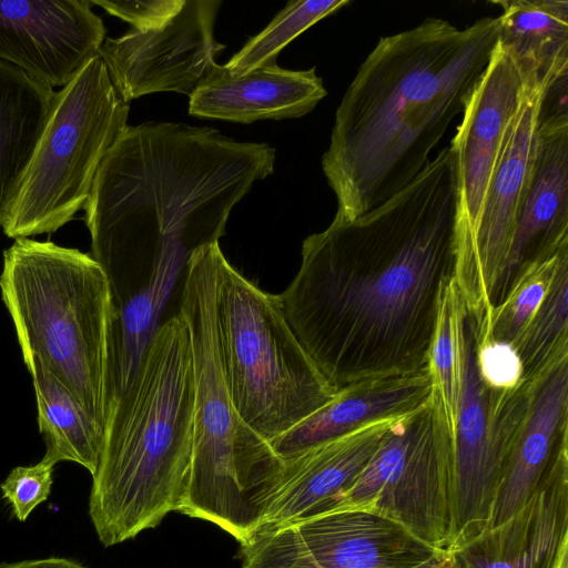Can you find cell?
<instances>
[{"label": "cell", "instance_id": "cell-21", "mask_svg": "<svg viewBox=\"0 0 568 568\" xmlns=\"http://www.w3.org/2000/svg\"><path fill=\"white\" fill-rule=\"evenodd\" d=\"M430 393L428 368L413 375L352 384L337 390L331 402L270 445L286 460L369 422L408 414L423 406Z\"/></svg>", "mask_w": 568, "mask_h": 568}, {"label": "cell", "instance_id": "cell-25", "mask_svg": "<svg viewBox=\"0 0 568 568\" xmlns=\"http://www.w3.org/2000/svg\"><path fill=\"white\" fill-rule=\"evenodd\" d=\"M467 316L464 297L453 276L440 291L427 365L432 390L453 439L465 372Z\"/></svg>", "mask_w": 568, "mask_h": 568}, {"label": "cell", "instance_id": "cell-3", "mask_svg": "<svg viewBox=\"0 0 568 568\" xmlns=\"http://www.w3.org/2000/svg\"><path fill=\"white\" fill-rule=\"evenodd\" d=\"M498 40V17L465 29L429 18L381 38L336 110L323 172L352 221L409 186L464 112Z\"/></svg>", "mask_w": 568, "mask_h": 568}, {"label": "cell", "instance_id": "cell-4", "mask_svg": "<svg viewBox=\"0 0 568 568\" xmlns=\"http://www.w3.org/2000/svg\"><path fill=\"white\" fill-rule=\"evenodd\" d=\"M194 374L180 314L158 326L125 388L109 404L89 515L103 546L179 511L193 458Z\"/></svg>", "mask_w": 568, "mask_h": 568}, {"label": "cell", "instance_id": "cell-31", "mask_svg": "<svg viewBox=\"0 0 568 568\" xmlns=\"http://www.w3.org/2000/svg\"><path fill=\"white\" fill-rule=\"evenodd\" d=\"M92 6L102 7L139 31L158 30L170 22L182 9L185 0H92Z\"/></svg>", "mask_w": 568, "mask_h": 568}, {"label": "cell", "instance_id": "cell-11", "mask_svg": "<svg viewBox=\"0 0 568 568\" xmlns=\"http://www.w3.org/2000/svg\"><path fill=\"white\" fill-rule=\"evenodd\" d=\"M436 550L374 513L343 510L256 535L241 568H413Z\"/></svg>", "mask_w": 568, "mask_h": 568}, {"label": "cell", "instance_id": "cell-13", "mask_svg": "<svg viewBox=\"0 0 568 568\" xmlns=\"http://www.w3.org/2000/svg\"><path fill=\"white\" fill-rule=\"evenodd\" d=\"M220 4L216 0H185L161 29H133L106 38L99 54L122 99L130 103L163 91L191 97L225 49L213 36Z\"/></svg>", "mask_w": 568, "mask_h": 568}, {"label": "cell", "instance_id": "cell-1", "mask_svg": "<svg viewBox=\"0 0 568 568\" xmlns=\"http://www.w3.org/2000/svg\"><path fill=\"white\" fill-rule=\"evenodd\" d=\"M450 146L404 191L306 237L280 294L296 338L337 392L427 369L443 285L455 274Z\"/></svg>", "mask_w": 568, "mask_h": 568}, {"label": "cell", "instance_id": "cell-17", "mask_svg": "<svg viewBox=\"0 0 568 568\" xmlns=\"http://www.w3.org/2000/svg\"><path fill=\"white\" fill-rule=\"evenodd\" d=\"M400 416L369 422L284 460L280 484L254 536L326 514L367 466Z\"/></svg>", "mask_w": 568, "mask_h": 568}, {"label": "cell", "instance_id": "cell-22", "mask_svg": "<svg viewBox=\"0 0 568 568\" xmlns=\"http://www.w3.org/2000/svg\"><path fill=\"white\" fill-rule=\"evenodd\" d=\"M498 43L525 88L550 87L568 75V1L503 0Z\"/></svg>", "mask_w": 568, "mask_h": 568}, {"label": "cell", "instance_id": "cell-28", "mask_svg": "<svg viewBox=\"0 0 568 568\" xmlns=\"http://www.w3.org/2000/svg\"><path fill=\"white\" fill-rule=\"evenodd\" d=\"M566 251L568 246L549 258L534 262L517 274L504 298L493 310L486 337L510 344L515 342L545 298L559 258Z\"/></svg>", "mask_w": 568, "mask_h": 568}, {"label": "cell", "instance_id": "cell-27", "mask_svg": "<svg viewBox=\"0 0 568 568\" xmlns=\"http://www.w3.org/2000/svg\"><path fill=\"white\" fill-rule=\"evenodd\" d=\"M349 0H300L288 1L258 34L224 64L225 69L240 75L250 70L276 63L284 47L326 16L348 4Z\"/></svg>", "mask_w": 568, "mask_h": 568}, {"label": "cell", "instance_id": "cell-2", "mask_svg": "<svg viewBox=\"0 0 568 568\" xmlns=\"http://www.w3.org/2000/svg\"><path fill=\"white\" fill-rule=\"evenodd\" d=\"M275 150L213 128L171 122L126 126L108 151L83 207L91 256L131 291L162 260L186 263L219 242L233 206L273 173Z\"/></svg>", "mask_w": 568, "mask_h": 568}, {"label": "cell", "instance_id": "cell-16", "mask_svg": "<svg viewBox=\"0 0 568 568\" xmlns=\"http://www.w3.org/2000/svg\"><path fill=\"white\" fill-rule=\"evenodd\" d=\"M568 246L567 91L545 95L536 129V156L494 307L525 267Z\"/></svg>", "mask_w": 568, "mask_h": 568}, {"label": "cell", "instance_id": "cell-19", "mask_svg": "<svg viewBox=\"0 0 568 568\" xmlns=\"http://www.w3.org/2000/svg\"><path fill=\"white\" fill-rule=\"evenodd\" d=\"M326 94L315 68L296 71L275 63L234 75L215 63L191 94L189 113L245 124L301 118Z\"/></svg>", "mask_w": 568, "mask_h": 568}, {"label": "cell", "instance_id": "cell-15", "mask_svg": "<svg viewBox=\"0 0 568 568\" xmlns=\"http://www.w3.org/2000/svg\"><path fill=\"white\" fill-rule=\"evenodd\" d=\"M90 0L0 1V60L53 89L99 55L106 29Z\"/></svg>", "mask_w": 568, "mask_h": 568}, {"label": "cell", "instance_id": "cell-33", "mask_svg": "<svg viewBox=\"0 0 568 568\" xmlns=\"http://www.w3.org/2000/svg\"><path fill=\"white\" fill-rule=\"evenodd\" d=\"M413 568H460L449 550H436L425 561Z\"/></svg>", "mask_w": 568, "mask_h": 568}, {"label": "cell", "instance_id": "cell-32", "mask_svg": "<svg viewBox=\"0 0 568 568\" xmlns=\"http://www.w3.org/2000/svg\"><path fill=\"white\" fill-rule=\"evenodd\" d=\"M0 568H87L85 566L67 559L59 557H50L44 559H31V560H22L12 564H1Z\"/></svg>", "mask_w": 568, "mask_h": 568}, {"label": "cell", "instance_id": "cell-23", "mask_svg": "<svg viewBox=\"0 0 568 568\" xmlns=\"http://www.w3.org/2000/svg\"><path fill=\"white\" fill-rule=\"evenodd\" d=\"M57 101V92L0 60V225Z\"/></svg>", "mask_w": 568, "mask_h": 568}, {"label": "cell", "instance_id": "cell-26", "mask_svg": "<svg viewBox=\"0 0 568 568\" xmlns=\"http://www.w3.org/2000/svg\"><path fill=\"white\" fill-rule=\"evenodd\" d=\"M568 251L559 258L549 290L513 343L523 379L531 381L568 358Z\"/></svg>", "mask_w": 568, "mask_h": 568}, {"label": "cell", "instance_id": "cell-7", "mask_svg": "<svg viewBox=\"0 0 568 568\" xmlns=\"http://www.w3.org/2000/svg\"><path fill=\"white\" fill-rule=\"evenodd\" d=\"M214 323L235 410L268 444L335 397L288 325L280 295L244 277L222 251L215 265Z\"/></svg>", "mask_w": 568, "mask_h": 568}, {"label": "cell", "instance_id": "cell-20", "mask_svg": "<svg viewBox=\"0 0 568 568\" xmlns=\"http://www.w3.org/2000/svg\"><path fill=\"white\" fill-rule=\"evenodd\" d=\"M531 381L529 406L498 485L486 529L501 524L528 501L567 444L568 358Z\"/></svg>", "mask_w": 568, "mask_h": 568}, {"label": "cell", "instance_id": "cell-9", "mask_svg": "<svg viewBox=\"0 0 568 568\" xmlns=\"http://www.w3.org/2000/svg\"><path fill=\"white\" fill-rule=\"evenodd\" d=\"M384 516L435 550L453 538V437L437 397L400 416L367 466L328 511Z\"/></svg>", "mask_w": 568, "mask_h": 568}, {"label": "cell", "instance_id": "cell-18", "mask_svg": "<svg viewBox=\"0 0 568 568\" xmlns=\"http://www.w3.org/2000/svg\"><path fill=\"white\" fill-rule=\"evenodd\" d=\"M567 548L568 444L517 513L452 554L460 568H555Z\"/></svg>", "mask_w": 568, "mask_h": 568}, {"label": "cell", "instance_id": "cell-34", "mask_svg": "<svg viewBox=\"0 0 568 568\" xmlns=\"http://www.w3.org/2000/svg\"><path fill=\"white\" fill-rule=\"evenodd\" d=\"M555 568H568V548L562 551Z\"/></svg>", "mask_w": 568, "mask_h": 568}, {"label": "cell", "instance_id": "cell-30", "mask_svg": "<svg viewBox=\"0 0 568 568\" xmlns=\"http://www.w3.org/2000/svg\"><path fill=\"white\" fill-rule=\"evenodd\" d=\"M470 323L476 338L477 368L483 382L495 389L515 388L523 381V365L513 344L479 337Z\"/></svg>", "mask_w": 568, "mask_h": 568}, {"label": "cell", "instance_id": "cell-10", "mask_svg": "<svg viewBox=\"0 0 568 568\" xmlns=\"http://www.w3.org/2000/svg\"><path fill=\"white\" fill-rule=\"evenodd\" d=\"M465 336V372L453 439L454 523L449 551L486 529L532 392V381L526 379L513 389L487 386L478 373L476 338L468 316Z\"/></svg>", "mask_w": 568, "mask_h": 568}, {"label": "cell", "instance_id": "cell-12", "mask_svg": "<svg viewBox=\"0 0 568 568\" xmlns=\"http://www.w3.org/2000/svg\"><path fill=\"white\" fill-rule=\"evenodd\" d=\"M524 95L521 77L497 40L450 145L456 168L455 280L470 262L486 197Z\"/></svg>", "mask_w": 568, "mask_h": 568}, {"label": "cell", "instance_id": "cell-5", "mask_svg": "<svg viewBox=\"0 0 568 568\" xmlns=\"http://www.w3.org/2000/svg\"><path fill=\"white\" fill-rule=\"evenodd\" d=\"M220 252L219 242L202 245L184 270L180 315L193 362V458L179 513L219 526L242 545L261 526L284 460L243 423L225 383L214 323Z\"/></svg>", "mask_w": 568, "mask_h": 568}, {"label": "cell", "instance_id": "cell-24", "mask_svg": "<svg viewBox=\"0 0 568 568\" xmlns=\"http://www.w3.org/2000/svg\"><path fill=\"white\" fill-rule=\"evenodd\" d=\"M23 362L32 378L39 430L45 444L42 459L54 466L73 462L93 476L100 464L104 433L41 363L33 358Z\"/></svg>", "mask_w": 568, "mask_h": 568}, {"label": "cell", "instance_id": "cell-6", "mask_svg": "<svg viewBox=\"0 0 568 568\" xmlns=\"http://www.w3.org/2000/svg\"><path fill=\"white\" fill-rule=\"evenodd\" d=\"M0 292L23 361L41 363L104 433L115 307L102 266L77 248L17 239Z\"/></svg>", "mask_w": 568, "mask_h": 568}, {"label": "cell", "instance_id": "cell-8", "mask_svg": "<svg viewBox=\"0 0 568 568\" xmlns=\"http://www.w3.org/2000/svg\"><path fill=\"white\" fill-rule=\"evenodd\" d=\"M130 103L99 55L57 92V101L1 223L11 239L51 234L84 207L108 151L126 129Z\"/></svg>", "mask_w": 568, "mask_h": 568}, {"label": "cell", "instance_id": "cell-29", "mask_svg": "<svg viewBox=\"0 0 568 568\" xmlns=\"http://www.w3.org/2000/svg\"><path fill=\"white\" fill-rule=\"evenodd\" d=\"M53 469L54 465L41 459L32 466L14 467L0 484L2 496L19 521H24L37 506L48 499Z\"/></svg>", "mask_w": 568, "mask_h": 568}, {"label": "cell", "instance_id": "cell-14", "mask_svg": "<svg viewBox=\"0 0 568 568\" xmlns=\"http://www.w3.org/2000/svg\"><path fill=\"white\" fill-rule=\"evenodd\" d=\"M547 90V87L525 88L523 103L486 197L470 262L456 280L469 318L488 331L497 287L531 181L536 129Z\"/></svg>", "mask_w": 568, "mask_h": 568}]
</instances>
